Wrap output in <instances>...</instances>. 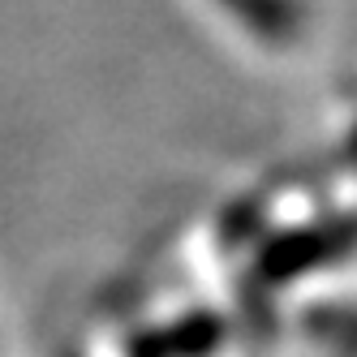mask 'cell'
<instances>
[{"instance_id": "cell-1", "label": "cell", "mask_w": 357, "mask_h": 357, "mask_svg": "<svg viewBox=\"0 0 357 357\" xmlns=\"http://www.w3.org/2000/svg\"><path fill=\"white\" fill-rule=\"evenodd\" d=\"M215 5L237 22L245 35H254L267 47H284L301 35L305 13L301 0H215Z\"/></svg>"}, {"instance_id": "cell-2", "label": "cell", "mask_w": 357, "mask_h": 357, "mask_svg": "<svg viewBox=\"0 0 357 357\" xmlns=\"http://www.w3.org/2000/svg\"><path fill=\"white\" fill-rule=\"evenodd\" d=\"M349 155L357 160V130H353V138H349Z\"/></svg>"}]
</instances>
